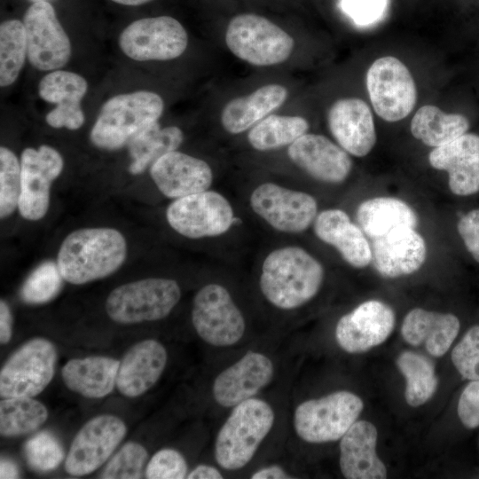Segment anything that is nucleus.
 <instances>
[{
	"label": "nucleus",
	"instance_id": "nucleus-1",
	"mask_svg": "<svg viewBox=\"0 0 479 479\" xmlns=\"http://www.w3.org/2000/svg\"><path fill=\"white\" fill-rule=\"evenodd\" d=\"M324 278L325 271L318 259L300 247L287 246L265 257L259 286L271 305L291 310L315 297Z\"/></svg>",
	"mask_w": 479,
	"mask_h": 479
},
{
	"label": "nucleus",
	"instance_id": "nucleus-2",
	"mask_svg": "<svg viewBox=\"0 0 479 479\" xmlns=\"http://www.w3.org/2000/svg\"><path fill=\"white\" fill-rule=\"evenodd\" d=\"M126 255L127 242L120 231L82 228L64 239L57 263L64 280L82 285L113 274L123 264Z\"/></svg>",
	"mask_w": 479,
	"mask_h": 479
},
{
	"label": "nucleus",
	"instance_id": "nucleus-3",
	"mask_svg": "<svg viewBox=\"0 0 479 479\" xmlns=\"http://www.w3.org/2000/svg\"><path fill=\"white\" fill-rule=\"evenodd\" d=\"M274 420L272 407L260 398L251 397L232 407L215 440L214 455L219 467L238 470L247 465Z\"/></svg>",
	"mask_w": 479,
	"mask_h": 479
},
{
	"label": "nucleus",
	"instance_id": "nucleus-4",
	"mask_svg": "<svg viewBox=\"0 0 479 479\" xmlns=\"http://www.w3.org/2000/svg\"><path fill=\"white\" fill-rule=\"evenodd\" d=\"M163 109L161 97L153 91L137 90L114 96L101 107L90 139L103 150L120 149L140 131L157 122Z\"/></svg>",
	"mask_w": 479,
	"mask_h": 479
},
{
	"label": "nucleus",
	"instance_id": "nucleus-5",
	"mask_svg": "<svg viewBox=\"0 0 479 479\" xmlns=\"http://www.w3.org/2000/svg\"><path fill=\"white\" fill-rule=\"evenodd\" d=\"M181 298L178 283L147 278L114 288L106 301L108 317L120 324L157 321L166 318Z\"/></svg>",
	"mask_w": 479,
	"mask_h": 479
},
{
	"label": "nucleus",
	"instance_id": "nucleus-6",
	"mask_svg": "<svg viewBox=\"0 0 479 479\" xmlns=\"http://www.w3.org/2000/svg\"><path fill=\"white\" fill-rule=\"evenodd\" d=\"M225 43L237 58L258 67L286 61L294 46L289 34L268 19L254 13L240 14L231 20Z\"/></svg>",
	"mask_w": 479,
	"mask_h": 479
},
{
	"label": "nucleus",
	"instance_id": "nucleus-7",
	"mask_svg": "<svg viewBox=\"0 0 479 479\" xmlns=\"http://www.w3.org/2000/svg\"><path fill=\"white\" fill-rule=\"evenodd\" d=\"M363 401L349 391H336L299 404L294 412V428L303 441L322 444L339 440L357 420Z\"/></svg>",
	"mask_w": 479,
	"mask_h": 479
},
{
	"label": "nucleus",
	"instance_id": "nucleus-8",
	"mask_svg": "<svg viewBox=\"0 0 479 479\" xmlns=\"http://www.w3.org/2000/svg\"><path fill=\"white\" fill-rule=\"evenodd\" d=\"M192 322L202 341L218 348L237 344L246 332L243 314L228 289L217 283L207 284L195 294Z\"/></svg>",
	"mask_w": 479,
	"mask_h": 479
},
{
	"label": "nucleus",
	"instance_id": "nucleus-9",
	"mask_svg": "<svg viewBox=\"0 0 479 479\" xmlns=\"http://www.w3.org/2000/svg\"><path fill=\"white\" fill-rule=\"evenodd\" d=\"M56 363L57 350L51 342L41 337L27 341L1 369V397L37 396L52 380Z\"/></svg>",
	"mask_w": 479,
	"mask_h": 479
},
{
	"label": "nucleus",
	"instance_id": "nucleus-10",
	"mask_svg": "<svg viewBox=\"0 0 479 479\" xmlns=\"http://www.w3.org/2000/svg\"><path fill=\"white\" fill-rule=\"evenodd\" d=\"M366 88L373 110L386 122L405 118L416 105L414 79L406 66L393 56L373 62L366 73Z\"/></svg>",
	"mask_w": 479,
	"mask_h": 479
},
{
	"label": "nucleus",
	"instance_id": "nucleus-11",
	"mask_svg": "<svg viewBox=\"0 0 479 479\" xmlns=\"http://www.w3.org/2000/svg\"><path fill=\"white\" fill-rule=\"evenodd\" d=\"M166 218L174 231L189 239L222 235L235 220L229 200L209 190L175 199L167 208Z\"/></svg>",
	"mask_w": 479,
	"mask_h": 479
},
{
	"label": "nucleus",
	"instance_id": "nucleus-12",
	"mask_svg": "<svg viewBox=\"0 0 479 479\" xmlns=\"http://www.w3.org/2000/svg\"><path fill=\"white\" fill-rule=\"evenodd\" d=\"M118 42L122 52L134 60H169L184 53L188 35L175 18L157 16L133 21Z\"/></svg>",
	"mask_w": 479,
	"mask_h": 479
},
{
	"label": "nucleus",
	"instance_id": "nucleus-13",
	"mask_svg": "<svg viewBox=\"0 0 479 479\" xmlns=\"http://www.w3.org/2000/svg\"><path fill=\"white\" fill-rule=\"evenodd\" d=\"M253 211L275 230L286 233L306 231L318 215L315 198L304 192L267 182L250 194Z\"/></svg>",
	"mask_w": 479,
	"mask_h": 479
},
{
	"label": "nucleus",
	"instance_id": "nucleus-14",
	"mask_svg": "<svg viewBox=\"0 0 479 479\" xmlns=\"http://www.w3.org/2000/svg\"><path fill=\"white\" fill-rule=\"evenodd\" d=\"M29 63L41 71L64 67L71 56L69 37L49 2L32 4L23 18Z\"/></svg>",
	"mask_w": 479,
	"mask_h": 479
},
{
	"label": "nucleus",
	"instance_id": "nucleus-15",
	"mask_svg": "<svg viewBox=\"0 0 479 479\" xmlns=\"http://www.w3.org/2000/svg\"><path fill=\"white\" fill-rule=\"evenodd\" d=\"M21 192L18 204L20 216L28 221L42 219L50 206L51 186L61 174L64 161L53 147H27L20 157Z\"/></svg>",
	"mask_w": 479,
	"mask_h": 479
},
{
	"label": "nucleus",
	"instance_id": "nucleus-16",
	"mask_svg": "<svg viewBox=\"0 0 479 479\" xmlns=\"http://www.w3.org/2000/svg\"><path fill=\"white\" fill-rule=\"evenodd\" d=\"M126 432L125 423L116 416L102 414L90 419L71 444L66 471L76 476L92 473L108 459Z\"/></svg>",
	"mask_w": 479,
	"mask_h": 479
},
{
	"label": "nucleus",
	"instance_id": "nucleus-17",
	"mask_svg": "<svg viewBox=\"0 0 479 479\" xmlns=\"http://www.w3.org/2000/svg\"><path fill=\"white\" fill-rule=\"evenodd\" d=\"M275 366L265 354L249 350L220 372L213 381L212 395L219 405L234 407L255 397L272 381Z\"/></svg>",
	"mask_w": 479,
	"mask_h": 479
},
{
	"label": "nucleus",
	"instance_id": "nucleus-18",
	"mask_svg": "<svg viewBox=\"0 0 479 479\" xmlns=\"http://www.w3.org/2000/svg\"><path fill=\"white\" fill-rule=\"evenodd\" d=\"M394 325L393 310L383 302L369 300L339 319L336 342L349 353L365 352L382 343L390 335Z\"/></svg>",
	"mask_w": 479,
	"mask_h": 479
},
{
	"label": "nucleus",
	"instance_id": "nucleus-19",
	"mask_svg": "<svg viewBox=\"0 0 479 479\" xmlns=\"http://www.w3.org/2000/svg\"><path fill=\"white\" fill-rule=\"evenodd\" d=\"M287 155L298 168L324 183L341 184L352 169L348 153L319 134L305 133L288 146Z\"/></svg>",
	"mask_w": 479,
	"mask_h": 479
},
{
	"label": "nucleus",
	"instance_id": "nucleus-20",
	"mask_svg": "<svg viewBox=\"0 0 479 479\" xmlns=\"http://www.w3.org/2000/svg\"><path fill=\"white\" fill-rule=\"evenodd\" d=\"M150 176L159 191L174 200L208 190L213 182L212 169L205 161L177 150L156 160Z\"/></svg>",
	"mask_w": 479,
	"mask_h": 479
},
{
	"label": "nucleus",
	"instance_id": "nucleus-21",
	"mask_svg": "<svg viewBox=\"0 0 479 479\" xmlns=\"http://www.w3.org/2000/svg\"><path fill=\"white\" fill-rule=\"evenodd\" d=\"M373 260L376 271L386 278H398L417 271L427 258V244L412 227L396 229L372 240Z\"/></svg>",
	"mask_w": 479,
	"mask_h": 479
},
{
	"label": "nucleus",
	"instance_id": "nucleus-22",
	"mask_svg": "<svg viewBox=\"0 0 479 479\" xmlns=\"http://www.w3.org/2000/svg\"><path fill=\"white\" fill-rule=\"evenodd\" d=\"M327 122L339 145L356 157L367 155L376 144V131L372 111L358 98H344L330 107Z\"/></svg>",
	"mask_w": 479,
	"mask_h": 479
},
{
	"label": "nucleus",
	"instance_id": "nucleus-23",
	"mask_svg": "<svg viewBox=\"0 0 479 479\" xmlns=\"http://www.w3.org/2000/svg\"><path fill=\"white\" fill-rule=\"evenodd\" d=\"M432 168L448 173L451 192L459 196L479 192V136L465 133L434 148L428 154Z\"/></svg>",
	"mask_w": 479,
	"mask_h": 479
},
{
	"label": "nucleus",
	"instance_id": "nucleus-24",
	"mask_svg": "<svg viewBox=\"0 0 479 479\" xmlns=\"http://www.w3.org/2000/svg\"><path fill=\"white\" fill-rule=\"evenodd\" d=\"M88 83L76 73L53 70L44 75L38 85L42 99L56 105L46 114L45 121L52 128L78 130L84 123L81 100L86 94Z\"/></svg>",
	"mask_w": 479,
	"mask_h": 479
},
{
	"label": "nucleus",
	"instance_id": "nucleus-25",
	"mask_svg": "<svg viewBox=\"0 0 479 479\" xmlns=\"http://www.w3.org/2000/svg\"><path fill=\"white\" fill-rule=\"evenodd\" d=\"M167 361V350L157 340L137 342L120 361L116 379L119 392L127 397L143 395L159 381Z\"/></svg>",
	"mask_w": 479,
	"mask_h": 479
},
{
	"label": "nucleus",
	"instance_id": "nucleus-26",
	"mask_svg": "<svg viewBox=\"0 0 479 479\" xmlns=\"http://www.w3.org/2000/svg\"><path fill=\"white\" fill-rule=\"evenodd\" d=\"M315 235L333 246L343 260L355 268H365L372 263V247L359 225L340 208L318 213L313 223Z\"/></svg>",
	"mask_w": 479,
	"mask_h": 479
},
{
	"label": "nucleus",
	"instance_id": "nucleus-27",
	"mask_svg": "<svg viewBox=\"0 0 479 479\" xmlns=\"http://www.w3.org/2000/svg\"><path fill=\"white\" fill-rule=\"evenodd\" d=\"M377 430L366 420H356L340 442V468L348 479H384L387 469L376 453Z\"/></svg>",
	"mask_w": 479,
	"mask_h": 479
},
{
	"label": "nucleus",
	"instance_id": "nucleus-28",
	"mask_svg": "<svg viewBox=\"0 0 479 479\" xmlns=\"http://www.w3.org/2000/svg\"><path fill=\"white\" fill-rule=\"evenodd\" d=\"M459 326V318L451 313L415 308L404 317L401 334L409 344H425L430 355L441 357L457 337Z\"/></svg>",
	"mask_w": 479,
	"mask_h": 479
},
{
	"label": "nucleus",
	"instance_id": "nucleus-29",
	"mask_svg": "<svg viewBox=\"0 0 479 479\" xmlns=\"http://www.w3.org/2000/svg\"><path fill=\"white\" fill-rule=\"evenodd\" d=\"M287 96L286 87L271 83L247 96L233 98L222 110V126L230 134L242 133L281 106Z\"/></svg>",
	"mask_w": 479,
	"mask_h": 479
},
{
	"label": "nucleus",
	"instance_id": "nucleus-30",
	"mask_svg": "<svg viewBox=\"0 0 479 479\" xmlns=\"http://www.w3.org/2000/svg\"><path fill=\"white\" fill-rule=\"evenodd\" d=\"M120 361L104 356L68 360L61 369L65 385L87 398H102L116 385Z\"/></svg>",
	"mask_w": 479,
	"mask_h": 479
},
{
	"label": "nucleus",
	"instance_id": "nucleus-31",
	"mask_svg": "<svg viewBox=\"0 0 479 479\" xmlns=\"http://www.w3.org/2000/svg\"><path fill=\"white\" fill-rule=\"evenodd\" d=\"M357 220L371 240L402 227L417 228L419 217L405 201L393 197H375L362 201L357 208Z\"/></svg>",
	"mask_w": 479,
	"mask_h": 479
},
{
	"label": "nucleus",
	"instance_id": "nucleus-32",
	"mask_svg": "<svg viewBox=\"0 0 479 479\" xmlns=\"http://www.w3.org/2000/svg\"><path fill=\"white\" fill-rule=\"evenodd\" d=\"M410 129L416 139L436 148L467 133L469 122L461 114H447L436 106L425 105L413 115Z\"/></svg>",
	"mask_w": 479,
	"mask_h": 479
},
{
	"label": "nucleus",
	"instance_id": "nucleus-33",
	"mask_svg": "<svg viewBox=\"0 0 479 479\" xmlns=\"http://www.w3.org/2000/svg\"><path fill=\"white\" fill-rule=\"evenodd\" d=\"M184 141V133L177 126L161 128L158 122L137 134L127 145L132 160L129 171L142 174L163 154L177 150Z\"/></svg>",
	"mask_w": 479,
	"mask_h": 479
},
{
	"label": "nucleus",
	"instance_id": "nucleus-34",
	"mask_svg": "<svg viewBox=\"0 0 479 479\" xmlns=\"http://www.w3.org/2000/svg\"><path fill=\"white\" fill-rule=\"evenodd\" d=\"M308 121L302 116L270 114L255 124L247 133V141L261 152L290 145L309 130Z\"/></svg>",
	"mask_w": 479,
	"mask_h": 479
},
{
	"label": "nucleus",
	"instance_id": "nucleus-35",
	"mask_svg": "<svg viewBox=\"0 0 479 479\" xmlns=\"http://www.w3.org/2000/svg\"><path fill=\"white\" fill-rule=\"evenodd\" d=\"M47 418V408L31 397H6L0 402V433L4 436L33 432Z\"/></svg>",
	"mask_w": 479,
	"mask_h": 479
},
{
	"label": "nucleus",
	"instance_id": "nucleus-36",
	"mask_svg": "<svg viewBox=\"0 0 479 479\" xmlns=\"http://www.w3.org/2000/svg\"><path fill=\"white\" fill-rule=\"evenodd\" d=\"M397 365L406 380L404 397L411 406L426 403L435 393L438 379L433 364L426 357L405 351L402 353Z\"/></svg>",
	"mask_w": 479,
	"mask_h": 479
},
{
	"label": "nucleus",
	"instance_id": "nucleus-37",
	"mask_svg": "<svg viewBox=\"0 0 479 479\" xmlns=\"http://www.w3.org/2000/svg\"><path fill=\"white\" fill-rule=\"evenodd\" d=\"M27 57L23 22L8 20L0 25V85L7 87L18 78Z\"/></svg>",
	"mask_w": 479,
	"mask_h": 479
},
{
	"label": "nucleus",
	"instance_id": "nucleus-38",
	"mask_svg": "<svg viewBox=\"0 0 479 479\" xmlns=\"http://www.w3.org/2000/svg\"><path fill=\"white\" fill-rule=\"evenodd\" d=\"M63 280L58 263L46 261L27 278L20 291L21 298L29 304L48 302L60 292Z\"/></svg>",
	"mask_w": 479,
	"mask_h": 479
},
{
	"label": "nucleus",
	"instance_id": "nucleus-39",
	"mask_svg": "<svg viewBox=\"0 0 479 479\" xmlns=\"http://www.w3.org/2000/svg\"><path fill=\"white\" fill-rule=\"evenodd\" d=\"M21 192V167L15 153L0 147V216H11L18 208Z\"/></svg>",
	"mask_w": 479,
	"mask_h": 479
},
{
	"label": "nucleus",
	"instance_id": "nucleus-40",
	"mask_svg": "<svg viewBox=\"0 0 479 479\" xmlns=\"http://www.w3.org/2000/svg\"><path fill=\"white\" fill-rule=\"evenodd\" d=\"M29 467L39 472L56 469L64 459V450L54 435L41 431L29 438L24 445Z\"/></svg>",
	"mask_w": 479,
	"mask_h": 479
},
{
	"label": "nucleus",
	"instance_id": "nucleus-41",
	"mask_svg": "<svg viewBox=\"0 0 479 479\" xmlns=\"http://www.w3.org/2000/svg\"><path fill=\"white\" fill-rule=\"evenodd\" d=\"M147 457V451L143 445L136 442H128L111 458L99 477L103 479L141 478Z\"/></svg>",
	"mask_w": 479,
	"mask_h": 479
},
{
	"label": "nucleus",
	"instance_id": "nucleus-42",
	"mask_svg": "<svg viewBox=\"0 0 479 479\" xmlns=\"http://www.w3.org/2000/svg\"><path fill=\"white\" fill-rule=\"evenodd\" d=\"M452 360L465 379L479 380V326H472L454 347Z\"/></svg>",
	"mask_w": 479,
	"mask_h": 479
},
{
	"label": "nucleus",
	"instance_id": "nucleus-43",
	"mask_svg": "<svg viewBox=\"0 0 479 479\" xmlns=\"http://www.w3.org/2000/svg\"><path fill=\"white\" fill-rule=\"evenodd\" d=\"M187 463L177 450L163 448L148 461L145 475L148 479H183L187 476Z\"/></svg>",
	"mask_w": 479,
	"mask_h": 479
},
{
	"label": "nucleus",
	"instance_id": "nucleus-44",
	"mask_svg": "<svg viewBox=\"0 0 479 479\" xmlns=\"http://www.w3.org/2000/svg\"><path fill=\"white\" fill-rule=\"evenodd\" d=\"M390 0H340L342 12L359 27L374 26L388 14Z\"/></svg>",
	"mask_w": 479,
	"mask_h": 479
},
{
	"label": "nucleus",
	"instance_id": "nucleus-45",
	"mask_svg": "<svg viewBox=\"0 0 479 479\" xmlns=\"http://www.w3.org/2000/svg\"><path fill=\"white\" fill-rule=\"evenodd\" d=\"M458 415L468 428L479 426V380L472 381L463 390L458 404Z\"/></svg>",
	"mask_w": 479,
	"mask_h": 479
},
{
	"label": "nucleus",
	"instance_id": "nucleus-46",
	"mask_svg": "<svg viewBox=\"0 0 479 479\" xmlns=\"http://www.w3.org/2000/svg\"><path fill=\"white\" fill-rule=\"evenodd\" d=\"M457 229L467 250L479 263V208L473 209L461 216Z\"/></svg>",
	"mask_w": 479,
	"mask_h": 479
},
{
	"label": "nucleus",
	"instance_id": "nucleus-47",
	"mask_svg": "<svg viewBox=\"0 0 479 479\" xmlns=\"http://www.w3.org/2000/svg\"><path fill=\"white\" fill-rule=\"evenodd\" d=\"M12 315L8 303L1 299L0 301V342L6 344L12 338Z\"/></svg>",
	"mask_w": 479,
	"mask_h": 479
},
{
	"label": "nucleus",
	"instance_id": "nucleus-48",
	"mask_svg": "<svg viewBox=\"0 0 479 479\" xmlns=\"http://www.w3.org/2000/svg\"><path fill=\"white\" fill-rule=\"evenodd\" d=\"M250 478L252 479H289L294 478L280 466L271 465L263 467L254 472Z\"/></svg>",
	"mask_w": 479,
	"mask_h": 479
},
{
	"label": "nucleus",
	"instance_id": "nucleus-49",
	"mask_svg": "<svg viewBox=\"0 0 479 479\" xmlns=\"http://www.w3.org/2000/svg\"><path fill=\"white\" fill-rule=\"evenodd\" d=\"M186 478L188 479H223L220 470L211 465L201 464L195 467Z\"/></svg>",
	"mask_w": 479,
	"mask_h": 479
},
{
	"label": "nucleus",
	"instance_id": "nucleus-50",
	"mask_svg": "<svg viewBox=\"0 0 479 479\" xmlns=\"http://www.w3.org/2000/svg\"><path fill=\"white\" fill-rule=\"evenodd\" d=\"M19 468L17 465L10 459H2L0 462V478H18Z\"/></svg>",
	"mask_w": 479,
	"mask_h": 479
},
{
	"label": "nucleus",
	"instance_id": "nucleus-51",
	"mask_svg": "<svg viewBox=\"0 0 479 479\" xmlns=\"http://www.w3.org/2000/svg\"><path fill=\"white\" fill-rule=\"evenodd\" d=\"M112 1L120 4H123V5L137 6V5L146 4L152 0H112Z\"/></svg>",
	"mask_w": 479,
	"mask_h": 479
},
{
	"label": "nucleus",
	"instance_id": "nucleus-52",
	"mask_svg": "<svg viewBox=\"0 0 479 479\" xmlns=\"http://www.w3.org/2000/svg\"><path fill=\"white\" fill-rule=\"evenodd\" d=\"M28 1L34 4V3H39V2H48L50 0H28Z\"/></svg>",
	"mask_w": 479,
	"mask_h": 479
}]
</instances>
